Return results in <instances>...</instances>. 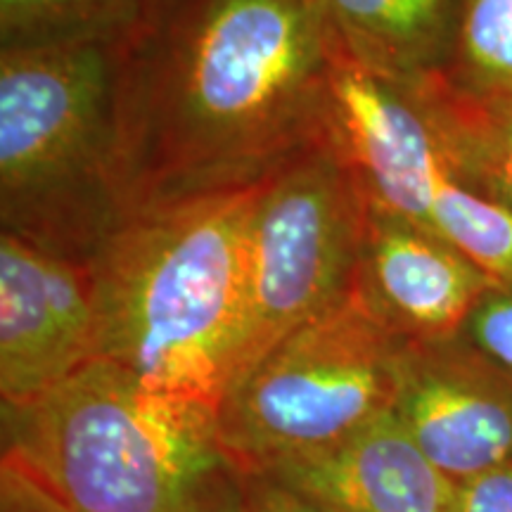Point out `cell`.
<instances>
[{
    "label": "cell",
    "mask_w": 512,
    "mask_h": 512,
    "mask_svg": "<svg viewBox=\"0 0 512 512\" xmlns=\"http://www.w3.org/2000/svg\"><path fill=\"white\" fill-rule=\"evenodd\" d=\"M460 335L512 375V280L484 294Z\"/></svg>",
    "instance_id": "obj_16"
},
{
    "label": "cell",
    "mask_w": 512,
    "mask_h": 512,
    "mask_svg": "<svg viewBox=\"0 0 512 512\" xmlns=\"http://www.w3.org/2000/svg\"><path fill=\"white\" fill-rule=\"evenodd\" d=\"M328 57L332 136L370 207L451 242L498 283L512 280V214L458 174L413 88Z\"/></svg>",
    "instance_id": "obj_7"
},
{
    "label": "cell",
    "mask_w": 512,
    "mask_h": 512,
    "mask_svg": "<svg viewBox=\"0 0 512 512\" xmlns=\"http://www.w3.org/2000/svg\"><path fill=\"white\" fill-rule=\"evenodd\" d=\"M496 283L451 242L368 204L354 292L394 335L458 337Z\"/></svg>",
    "instance_id": "obj_10"
},
{
    "label": "cell",
    "mask_w": 512,
    "mask_h": 512,
    "mask_svg": "<svg viewBox=\"0 0 512 512\" xmlns=\"http://www.w3.org/2000/svg\"><path fill=\"white\" fill-rule=\"evenodd\" d=\"M259 188L128 211L88 264L95 361L219 408L245 332Z\"/></svg>",
    "instance_id": "obj_2"
},
{
    "label": "cell",
    "mask_w": 512,
    "mask_h": 512,
    "mask_svg": "<svg viewBox=\"0 0 512 512\" xmlns=\"http://www.w3.org/2000/svg\"><path fill=\"white\" fill-rule=\"evenodd\" d=\"M366 219V192L332 128L261 183L249 223L247 316L233 380L354 292Z\"/></svg>",
    "instance_id": "obj_6"
},
{
    "label": "cell",
    "mask_w": 512,
    "mask_h": 512,
    "mask_svg": "<svg viewBox=\"0 0 512 512\" xmlns=\"http://www.w3.org/2000/svg\"><path fill=\"white\" fill-rule=\"evenodd\" d=\"M169 0H0V48L100 41L126 46Z\"/></svg>",
    "instance_id": "obj_14"
},
{
    "label": "cell",
    "mask_w": 512,
    "mask_h": 512,
    "mask_svg": "<svg viewBox=\"0 0 512 512\" xmlns=\"http://www.w3.org/2000/svg\"><path fill=\"white\" fill-rule=\"evenodd\" d=\"M392 413L453 482L512 460V375L463 335L406 342Z\"/></svg>",
    "instance_id": "obj_8"
},
{
    "label": "cell",
    "mask_w": 512,
    "mask_h": 512,
    "mask_svg": "<svg viewBox=\"0 0 512 512\" xmlns=\"http://www.w3.org/2000/svg\"><path fill=\"white\" fill-rule=\"evenodd\" d=\"M304 3H309V5H311V3H313V0H304Z\"/></svg>",
    "instance_id": "obj_20"
},
{
    "label": "cell",
    "mask_w": 512,
    "mask_h": 512,
    "mask_svg": "<svg viewBox=\"0 0 512 512\" xmlns=\"http://www.w3.org/2000/svg\"><path fill=\"white\" fill-rule=\"evenodd\" d=\"M451 512H512V460L456 482Z\"/></svg>",
    "instance_id": "obj_18"
},
{
    "label": "cell",
    "mask_w": 512,
    "mask_h": 512,
    "mask_svg": "<svg viewBox=\"0 0 512 512\" xmlns=\"http://www.w3.org/2000/svg\"><path fill=\"white\" fill-rule=\"evenodd\" d=\"M325 512H451L448 479L389 411L328 448L264 472Z\"/></svg>",
    "instance_id": "obj_11"
},
{
    "label": "cell",
    "mask_w": 512,
    "mask_h": 512,
    "mask_svg": "<svg viewBox=\"0 0 512 512\" xmlns=\"http://www.w3.org/2000/svg\"><path fill=\"white\" fill-rule=\"evenodd\" d=\"M458 174L512 214V95L465 91L444 74L406 83Z\"/></svg>",
    "instance_id": "obj_13"
},
{
    "label": "cell",
    "mask_w": 512,
    "mask_h": 512,
    "mask_svg": "<svg viewBox=\"0 0 512 512\" xmlns=\"http://www.w3.org/2000/svg\"><path fill=\"white\" fill-rule=\"evenodd\" d=\"M119 43L0 48V230L91 264L128 214Z\"/></svg>",
    "instance_id": "obj_4"
},
{
    "label": "cell",
    "mask_w": 512,
    "mask_h": 512,
    "mask_svg": "<svg viewBox=\"0 0 512 512\" xmlns=\"http://www.w3.org/2000/svg\"><path fill=\"white\" fill-rule=\"evenodd\" d=\"M3 453L76 512H242L247 472L219 408L91 361L27 403H0Z\"/></svg>",
    "instance_id": "obj_3"
},
{
    "label": "cell",
    "mask_w": 512,
    "mask_h": 512,
    "mask_svg": "<svg viewBox=\"0 0 512 512\" xmlns=\"http://www.w3.org/2000/svg\"><path fill=\"white\" fill-rule=\"evenodd\" d=\"M448 81L482 95H512V0H463Z\"/></svg>",
    "instance_id": "obj_15"
},
{
    "label": "cell",
    "mask_w": 512,
    "mask_h": 512,
    "mask_svg": "<svg viewBox=\"0 0 512 512\" xmlns=\"http://www.w3.org/2000/svg\"><path fill=\"white\" fill-rule=\"evenodd\" d=\"M126 211L249 190L330 136V57L304 0H169L121 46Z\"/></svg>",
    "instance_id": "obj_1"
},
{
    "label": "cell",
    "mask_w": 512,
    "mask_h": 512,
    "mask_svg": "<svg viewBox=\"0 0 512 512\" xmlns=\"http://www.w3.org/2000/svg\"><path fill=\"white\" fill-rule=\"evenodd\" d=\"M463 0H313L325 46L370 74L415 83L444 74Z\"/></svg>",
    "instance_id": "obj_12"
},
{
    "label": "cell",
    "mask_w": 512,
    "mask_h": 512,
    "mask_svg": "<svg viewBox=\"0 0 512 512\" xmlns=\"http://www.w3.org/2000/svg\"><path fill=\"white\" fill-rule=\"evenodd\" d=\"M242 512H325L268 475H249Z\"/></svg>",
    "instance_id": "obj_19"
},
{
    "label": "cell",
    "mask_w": 512,
    "mask_h": 512,
    "mask_svg": "<svg viewBox=\"0 0 512 512\" xmlns=\"http://www.w3.org/2000/svg\"><path fill=\"white\" fill-rule=\"evenodd\" d=\"M91 361V266L0 230V403L34 401Z\"/></svg>",
    "instance_id": "obj_9"
},
{
    "label": "cell",
    "mask_w": 512,
    "mask_h": 512,
    "mask_svg": "<svg viewBox=\"0 0 512 512\" xmlns=\"http://www.w3.org/2000/svg\"><path fill=\"white\" fill-rule=\"evenodd\" d=\"M0 512H76L10 453L0 458Z\"/></svg>",
    "instance_id": "obj_17"
},
{
    "label": "cell",
    "mask_w": 512,
    "mask_h": 512,
    "mask_svg": "<svg viewBox=\"0 0 512 512\" xmlns=\"http://www.w3.org/2000/svg\"><path fill=\"white\" fill-rule=\"evenodd\" d=\"M406 342L351 292L228 384L219 403L223 446L256 475L347 439L392 411Z\"/></svg>",
    "instance_id": "obj_5"
}]
</instances>
